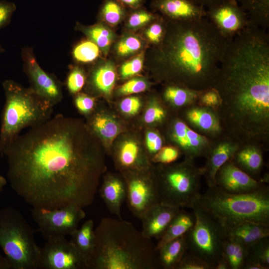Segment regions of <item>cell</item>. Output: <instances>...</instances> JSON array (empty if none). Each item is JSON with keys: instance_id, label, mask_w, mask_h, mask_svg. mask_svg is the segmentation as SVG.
Instances as JSON below:
<instances>
[{"instance_id": "6da1fadb", "label": "cell", "mask_w": 269, "mask_h": 269, "mask_svg": "<svg viewBox=\"0 0 269 269\" xmlns=\"http://www.w3.org/2000/svg\"><path fill=\"white\" fill-rule=\"evenodd\" d=\"M101 146L86 123L58 115L18 135L2 155L12 189L32 208H84L106 170Z\"/></svg>"}, {"instance_id": "7a4b0ae2", "label": "cell", "mask_w": 269, "mask_h": 269, "mask_svg": "<svg viewBox=\"0 0 269 269\" xmlns=\"http://www.w3.org/2000/svg\"><path fill=\"white\" fill-rule=\"evenodd\" d=\"M166 21L164 39L152 54L157 79L197 91L213 87L231 40L224 37L206 17Z\"/></svg>"}, {"instance_id": "3957f363", "label": "cell", "mask_w": 269, "mask_h": 269, "mask_svg": "<svg viewBox=\"0 0 269 269\" xmlns=\"http://www.w3.org/2000/svg\"><path fill=\"white\" fill-rule=\"evenodd\" d=\"M95 231L89 269H162L151 239L123 219L104 218Z\"/></svg>"}, {"instance_id": "277c9868", "label": "cell", "mask_w": 269, "mask_h": 269, "mask_svg": "<svg viewBox=\"0 0 269 269\" xmlns=\"http://www.w3.org/2000/svg\"><path fill=\"white\" fill-rule=\"evenodd\" d=\"M214 220L222 230L251 221L269 224V187L244 194L226 192L217 186L208 187L195 204Z\"/></svg>"}, {"instance_id": "5b68a950", "label": "cell", "mask_w": 269, "mask_h": 269, "mask_svg": "<svg viewBox=\"0 0 269 269\" xmlns=\"http://www.w3.org/2000/svg\"><path fill=\"white\" fill-rule=\"evenodd\" d=\"M5 103L1 116L0 155L24 128L39 125L51 118L53 106L30 87L12 80L2 83Z\"/></svg>"}, {"instance_id": "8992f818", "label": "cell", "mask_w": 269, "mask_h": 269, "mask_svg": "<svg viewBox=\"0 0 269 269\" xmlns=\"http://www.w3.org/2000/svg\"><path fill=\"white\" fill-rule=\"evenodd\" d=\"M159 203L169 206L191 208L201 195L202 167L194 160L152 166Z\"/></svg>"}, {"instance_id": "52a82bcc", "label": "cell", "mask_w": 269, "mask_h": 269, "mask_svg": "<svg viewBox=\"0 0 269 269\" xmlns=\"http://www.w3.org/2000/svg\"><path fill=\"white\" fill-rule=\"evenodd\" d=\"M0 247L10 269H38L40 247L34 232L21 213L11 207L0 210Z\"/></svg>"}, {"instance_id": "ba28073f", "label": "cell", "mask_w": 269, "mask_h": 269, "mask_svg": "<svg viewBox=\"0 0 269 269\" xmlns=\"http://www.w3.org/2000/svg\"><path fill=\"white\" fill-rule=\"evenodd\" d=\"M192 209L195 216V222L186 234L187 251L214 266L222 255V244L225 238L222 229L196 205Z\"/></svg>"}, {"instance_id": "9c48e42d", "label": "cell", "mask_w": 269, "mask_h": 269, "mask_svg": "<svg viewBox=\"0 0 269 269\" xmlns=\"http://www.w3.org/2000/svg\"><path fill=\"white\" fill-rule=\"evenodd\" d=\"M31 213L46 241L70 235L86 216L83 208L74 205L53 210L32 208Z\"/></svg>"}, {"instance_id": "30bf717a", "label": "cell", "mask_w": 269, "mask_h": 269, "mask_svg": "<svg viewBox=\"0 0 269 269\" xmlns=\"http://www.w3.org/2000/svg\"><path fill=\"white\" fill-rule=\"evenodd\" d=\"M151 168L144 171L122 172L126 183L128 208L139 219L146 210L159 203Z\"/></svg>"}, {"instance_id": "8fae6325", "label": "cell", "mask_w": 269, "mask_h": 269, "mask_svg": "<svg viewBox=\"0 0 269 269\" xmlns=\"http://www.w3.org/2000/svg\"><path fill=\"white\" fill-rule=\"evenodd\" d=\"M162 127L165 142L177 147L184 158L205 157L212 140L194 131L176 114L172 115Z\"/></svg>"}, {"instance_id": "7c38bea8", "label": "cell", "mask_w": 269, "mask_h": 269, "mask_svg": "<svg viewBox=\"0 0 269 269\" xmlns=\"http://www.w3.org/2000/svg\"><path fill=\"white\" fill-rule=\"evenodd\" d=\"M38 269H87V263L65 237L46 241L40 248Z\"/></svg>"}, {"instance_id": "4fadbf2b", "label": "cell", "mask_w": 269, "mask_h": 269, "mask_svg": "<svg viewBox=\"0 0 269 269\" xmlns=\"http://www.w3.org/2000/svg\"><path fill=\"white\" fill-rule=\"evenodd\" d=\"M207 8L206 17L228 39L232 40L250 25L246 12L236 0H223Z\"/></svg>"}, {"instance_id": "5bb4252c", "label": "cell", "mask_w": 269, "mask_h": 269, "mask_svg": "<svg viewBox=\"0 0 269 269\" xmlns=\"http://www.w3.org/2000/svg\"><path fill=\"white\" fill-rule=\"evenodd\" d=\"M22 57L30 88L53 106L61 102L63 98L61 83L53 76L42 69L32 50L30 48H25L22 50Z\"/></svg>"}, {"instance_id": "9a60e30c", "label": "cell", "mask_w": 269, "mask_h": 269, "mask_svg": "<svg viewBox=\"0 0 269 269\" xmlns=\"http://www.w3.org/2000/svg\"><path fill=\"white\" fill-rule=\"evenodd\" d=\"M175 114L194 131L211 140L225 134L218 113L214 109L196 103Z\"/></svg>"}, {"instance_id": "2e32d148", "label": "cell", "mask_w": 269, "mask_h": 269, "mask_svg": "<svg viewBox=\"0 0 269 269\" xmlns=\"http://www.w3.org/2000/svg\"><path fill=\"white\" fill-rule=\"evenodd\" d=\"M215 185L231 194H244L259 190L266 184L256 180L234 165L230 160L218 170Z\"/></svg>"}, {"instance_id": "e0dca14e", "label": "cell", "mask_w": 269, "mask_h": 269, "mask_svg": "<svg viewBox=\"0 0 269 269\" xmlns=\"http://www.w3.org/2000/svg\"><path fill=\"white\" fill-rule=\"evenodd\" d=\"M240 145L226 134L212 140L205 156L206 163L202 167L203 176L208 187L215 185V177L218 170L231 158Z\"/></svg>"}, {"instance_id": "ac0fdd59", "label": "cell", "mask_w": 269, "mask_h": 269, "mask_svg": "<svg viewBox=\"0 0 269 269\" xmlns=\"http://www.w3.org/2000/svg\"><path fill=\"white\" fill-rule=\"evenodd\" d=\"M152 6L166 19L172 21H190L206 17V9L191 0H154Z\"/></svg>"}, {"instance_id": "d6986e66", "label": "cell", "mask_w": 269, "mask_h": 269, "mask_svg": "<svg viewBox=\"0 0 269 269\" xmlns=\"http://www.w3.org/2000/svg\"><path fill=\"white\" fill-rule=\"evenodd\" d=\"M116 167L122 172L126 171H144L152 165L150 158L141 150L138 143L132 138L125 139L114 154Z\"/></svg>"}, {"instance_id": "ffe728a7", "label": "cell", "mask_w": 269, "mask_h": 269, "mask_svg": "<svg viewBox=\"0 0 269 269\" xmlns=\"http://www.w3.org/2000/svg\"><path fill=\"white\" fill-rule=\"evenodd\" d=\"M181 208L156 204L146 210L140 220L142 234L146 237L159 240Z\"/></svg>"}, {"instance_id": "44dd1931", "label": "cell", "mask_w": 269, "mask_h": 269, "mask_svg": "<svg viewBox=\"0 0 269 269\" xmlns=\"http://www.w3.org/2000/svg\"><path fill=\"white\" fill-rule=\"evenodd\" d=\"M99 192L109 212L122 219L121 207L127 196V186L124 177L122 179L111 173L104 175Z\"/></svg>"}, {"instance_id": "7402d4cb", "label": "cell", "mask_w": 269, "mask_h": 269, "mask_svg": "<svg viewBox=\"0 0 269 269\" xmlns=\"http://www.w3.org/2000/svg\"><path fill=\"white\" fill-rule=\"evenodd\" d=\"M263 151L256 144H242L229 160L238 168L259 180L258 178L264 164Z\"/></svg>"}, {"instance_id": "603a6c76", "label": "cell", "mask_w": 269, "mask_h": 269, "mask_svg": "<svg viewBox=\"0 0 269 269\" xmlns=\"http://www.w3.org/2000/svg\"><path fill=\"white\" fill-rule=\"evenodd\" d=\"M200 91L183 85L165 83L160 96L164 104L174 114L193 104L197 103Z\"/></svg>"}, {"instance_id": "cb8c5ba5", "label": "cell", "mask_w": 269, "mask_h": 269, "mask_svg": "<svg viewBox=\"0 0 269 269\" xmlns=\"http://www.w3.org/2000/svg\"><path fill=\"white\" fill-rule=\"evenodd\" d=\"M222 230L224 238L236 240L246 247L269 236V224L251 221L241 222Z\"/></svg>"}, {"instance_id": "d4e9b609", "label": "cell", "mask_w": 269, "mask_h": 269, "mask_svg": "<svg viewBox=\"0 0 269 269\" xmlns=\"http://www.w3.org/2000/svg\"><path fill=\"white\" fill-rule=\"evenodd\" d=\"M86 124L93 134L107 145H110L123 130L114 117L102 111L93 113L88 117Z\"/></svg>"}, {"instance_id": "484cf974", "label": "cell", "mask_w": 269, "mask_h": 269, "mask_svg": "<svg viewBox=\"0 0 269 269\" xmlns=\"http://www.w3.org/2000/svg\"><path fill=\"white\" fill-rule=\"evenodd\" d=\"M116 80L114 64L107 61L100 64L92 71L89 79L90 89L105 96L111 95Z\"/></svg>"}, {"instance_id": "4316f807", "label": "cell", "mask_w": 269, "mask_h": 269, "mask_svg": "<svg viewBox=\"0 0 269 269\" xmlns=\"http://www.w3.org/2000/svg\"><path fill=\"white\" fill-rule=\"evenodd\" d=\"M195 222V216L193 211L189 212L181 208L158 240L156 245L157 250L170 241L186 234L193 227Z\"/></svg>"}, {"instance_id": "83f0119b", "label": "cell", "mask_w": 269, "mask_h": 269, "mask_svg": "<svg viewBox=\"0 0 269 269\" xmlns=\"http://www.w3.org/2000/svg\"><path fill=\"white\" fill-rule=\"evenodd\" d=\"M186 251V234L162 246L158 250L162 269H176Z\"/></svg>"}, {"instance_id": "f1b7e54d", "label": "cell", "mask_w": 269, "mask_h": 269, "mask_svg": "<svg viewBox=\"0 0 269 269\" xmlns=\"http://www.w3.org/2000/svg\"><path fill=\"white\" fill-rule=\"evenodd\" d=\"M246 12L250 24L264 30L269 26V0H236Z\"/></svg>"}, {"instance_id": "f546056e", "label": "cell", "mask_w": 269, "mask_h": 269, "mask_svg": "<svg viewBox=\"0 0 269 269\" xmlns=\"http://www.w3.org/2000/svg\"><path fill=\"white\" fill-rule=\"evenodd\" d=\"M94 223L89 219L77 229L71 235V242L88 263L94 248ZM88 267V266H87Z\"/></svg>"}, {"instance_id": "4dcf8cb0", "label": "cell", "mask_w": 269, "mask_h": 269, "mask_svg": "<svg viewBox=\"0 0 269 269\" xmlns=\"http://www.w3.org/2000/svg\"><path fill=\"white\" fill-rule=\"evenodd\" d=\"M76 28L94 42L104 55L107 54L115 38V33L111 29L101 23L91 26L77 24Z\"/></svg>"}, {"instance_id": "1f68e13d", "label": "cell", "mask_w": 269, "mask_h": 269, "mask_svg": "<svg viewBox=\"0 0 269 269\" xmlns=\"http://www.w3.org/2000/svg\"><path fill=\"white\" fill-rule=\"evenodd\" d=\"M174 114L160 97H153L144 113L143 120L149 125L163 127Z\"/></svg>"}, {"instance_id": "d6a6232c", "label": "cell", "mask_w": 269, "mask_h": 269, "mask_svg": "<svg viewBox=\"0 0 269 269\" xmlns=\"http://www.w3.org/2000/svg\"><path fill=\"white\" fill-rule=\"evenodd\" d=\"M247 247L232 239L225 238L222 244V256L230 269H242L246 259Z\"/></svg>"}, {"instance_id": "836d02e7", "label": "cell", "mask_w": 269, "mask_h": 269, "mask_svg": "<svg viewBox=\"0 0 269 269\" xmlns=\"http://www.w3.org/2000/svg\"><path fill=\"white\" fill-rule=\"evenodd\" d=\"M246 260L259 262L265 269H269V237L262 238L247 246Z\"/></svg>"}, {"instance_id": "e575fe53", "label": "cell", "mask_w": 269, "mask_h": 269, "mask_svg": "<svg viewBox=\"0 0 269 269\" xmlns=\"http://www.w3.org/2000/svg\"><path fill=\"white\" fill-rule=\"evenodd\" d=\"M123 4L117 0H105L100 10L102 19L110 25L119 23L125 15Z\"/></svg>"}, {"instance_id": "d590c367", "label": "cell", "mask_w": 269, "mask_h": 269, "mask_svg": "<svg viewBox=\"0 0 269 269\" xmlns=\"http://www.w3.org/2000/svg\"><path fill=\"white\" fill-rule=\"evenodd\" d=\"M143 46V41L138 36L127 34L118 41L115 46V51L119 57H126L137 53Z\"/></svg>"}, {"instance_id": "8d00e7d4", "label": "cell", "mask_w": 269, "mask_h": 269, "mask_svg": "<svg viewBox=\"0 0 269 269\" xmlns=\"http://www.w3.org/2000/svg\"><path fill=\"white\" fill-rule=\"evenodd\" d=\"M100 49L90 40L82 41L73 49V55L75 59L82 63L91 62L99 56Z\"/></svg>"}, {"instance_id": "74e56055", "label": "cell", "mask_w": 269, "mask_h": 269, "mask_svg": "<svg viewBox=\"0 0 269 269\" xmlns=\"http://www.w3.org/2000/svg\"><path fill=\"white\" fill-rule=\"evenodd\" d=\"M182 154L180 150L171 144L164 145L151 158V162L167 164L174 162Z\"/></svg>"}, {"instance_id": "f35d334b", "label": "cell", "mask_w": 269, "mask_h": 269, "mask_svg": "<svg viewBox=\"0 0 269 269\" xmlns=\"http://www.w3.org/2000/svg\"><path fill=\"white\" fill-rule=\"evenodd\" d=\"M166 19H156L146 30L145 34L151 43L159 45L163 41L166 31Z\"/></svg>"}, {"instance_id": "ab89813d", "label": "cell", "mask_w": 269, "mask_h": 269, "mask_svg": "<svg viewBox=\"0 0 269 269\" xmlns=\"http://www.w3.org/2000/svg\"><path fill=\"white\" fill-rule=\"evenodd\" d=\"M86 80L84 71L79 67H73L70 71L66 80V87L71 94H76L83 87Z\"/></svg>"}, {"instance_id": "60d3db41", "label": "cell", "mask_w": 269, "mask_h": 269, "mask_svg": "<svg viewBox=\"0 0 269 269\" xmlns=\"http://www.w3.org/2000/svg\"><path fill=\"white\" fill-rule=\"evenodd\" d=\"M144 62V52H141L122 64L120 75L123 79L131 77L141 71Z\"/></svg>"}, {"instance_id": "b9f144b4", "label": "cell", "mask_w": 269, "mask_h": 269, "mask_svg": "<svg viewBox=\"0 0 269 269\" xmlns=\"http://www.w3.org/2000/svg\"><path fill=\"white\" fill-rule=\"evenodd\" d=\"M176 269H214V266L186 251Z\"/></svg>"}, {"instance_id": "7bdbcfd3", "label": "cell", "mask_w": 269, "mask_h": 269, "mask_svg": "<svg viewBox=\"0 0 269 269\" xmlns=\"http://www.w3.org/2000/svg\"><path fill=\"white\" fill-rule=\"evenodd\" d=\"M197 104L217 110L221 104V99L218 91L213 87L200 91Z\"/></svg>"}, {"instance_id": "ee69618b", "label": "cell", "mask_w": 269, "mask_h": 269, "mask_svg": "<svg viewBox=\"0 0 269 269\" xmlns=\"http://www.w3.org/2000/svg\"><path fill=\"white\" fill-rule=\"evenodd\" d=\"M165 142L163 135L157 130H152L147 132L145 134V144L150 159L165 145Z\"/></svg>"}, {"instance_id": "f6af8a7d", "label": "cell", "mask_w": 269, "mask_h": 269, "mask_svg": "<svg viewBox=\"0 0 269 269\" xmlns=\"http://www.w3.org/2000/svg\"><path fill=\"white\" fill-rule=\"evenodd\" d=\"M157 19L155 15L143 9L133 12L128 20L127 27L130 29L140 28Z\"/></svg>"}, {"instance_id": "bcb514c9", "label": "cell", "mask_w": 269, "mask_h": 269, "mask_svg": "<svg viewBox=\"0 0 269 269\" xmlns=\"http://www.w3.org/2000/svg\"><path fill=\"white\" fill-rule=\"evenodd\" d=\"M148 87V83L142 78H132L123 84L118 90L121 95H128L139 93L145 91Z\"/></svg>"}, {"instance_id": "7dc6e473", "label": "cell", "mask_w": 269, "mask_h": 269, "mask_svg": "<svg viewBox=\"0 0 269 269\" xmlns=\"http://www.w3.org/2000/svg\"><path fill=\"white\" fill-rule=\"evenodd\" d=\"M74 103L78 111L88 117L93 113L95 106V98L83 93H77Z\"/></svg>"}, {"instance_id": "c3c4849f", "label": "cell", "mask_w": 269, "mask_h": 269, "mask_svg": "<svg viewBox=\"0 0 269 269\" xmlns=\"http://www.w3.org/2000/svg\"><path fill=\"white\" fill-rule=\"evenodd\" d=\"M141 106L139 98L135 96H131L124 99L121 102L120 108L125 114L132 116L138 113Z\"/></svg>"}, {"instance_id": "681fc988", "label": "cell", "mask_w": 269, "mask_h": 269, "mask_svg": "<svg viewBox=\"0 0 269 269\" xmlns=\"http://www.w3.org/2000/svg\"><path fill=\"white\" fill-rule=\"evenodd\" d=\"M16 9L15 4L11 2L0 1V29L7 25Z\"/></svg>"}, {"instance_id": "f907efd6", "label": "cell", "mask_w": 269, "mask_h": 269, "mask_svg": "<svg viewBox=\"0 0 269 269\" xmlns=\"http://www.w3.org/2000/svg\"><path fill=\"white\" fill-rule=\"evenodd\" d=\"M122 4L133 8H138L143 3V0H117Z\"/></svg>"}, {"instance_id": "816d5d0a", "label": "cell", "mask_w": 269, "mask_h": 269, "mask_svg": "<svg viewBox=\"0 0 269 269\" xmlns=\"http://www.w3.org/2000/svg\"><path fill=\"white\" fill-rule=\"evenodd\" d=\"M242 269H265V268L259 262L246 260L244 263Z\"/></svg>"}, {"instance_id": "f5cc1de1", "label": "cell", "mask_w": 269, "mask_h": 269, "mask_svg": "<svg viewBox=\"0 0 269 269\" xmlns=\"http://www.w3.org/2000/svg\"><path fill=\"white\" fill-rule=\"evenodd\" d=\"M214 269H230L229 265L222 255L214 265Z\"/></svg>"}, {"instance_id": "db71d44e", "label": "cell", "mask_w": 269, "mask_h": 269, "mask_svg": "<svg viewBox=\"0 0 269 269\" xmlns=\"http://www.w3.org/2000/svg\"><path fill=\"white\" fill-rule=\"evenodd\" d=\"M196 3L204 7H209L223 0H191Z\"/></svg>"}, {"instance_id": "11a10c76", "label": "cell", "mask_w": 269, "mask_h": 269, "mask_svg": "<svg viewBox=\"0 0 269 269\" xmlns=\"http://www.w3.org/2000/svg\"><path fill=\"white\" fill-rule=\"evenodd\" d=\"M10 269L9 265L5 256H3L0 253V269Z\"/></svg>"}, {"instance_id": "9f6ffc18", "label": "cell", "mask_w": 269, "mask_h": 269, "mask_svg": "<svg viewBox=\"0 0 269 269\" xmlns=\"http://www.w3.org/2000/svg\"><path fill=\"white\" fill-rule=\"evenodd\" d=\"M6 184L7 180L2 175H0V193L1 192Z\"/></svg>"}, {"instance_id": "6f0895ef", "label": "cell", "mask_w": 269, "mask_h": 269, "mask_svg": "<svg viewBox=\"0 0 269 269\" xmlns=\"http://www.w3.org/2000/svg\"><path fill=\"white\" fill-rule=\"evenodd\" d=\"M3 51H4V49H3L1 45H0V53H2L3 52Z\"/></svg>"}]
</instances>
